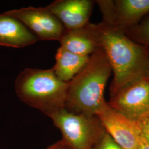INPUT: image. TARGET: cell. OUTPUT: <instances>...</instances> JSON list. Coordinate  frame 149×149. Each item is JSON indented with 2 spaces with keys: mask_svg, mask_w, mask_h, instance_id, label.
I'll use <instances>...</instances> for the list:
<instances>
[{
  "mask_svg": "<svg viewBox=\"0 0 149 149\" xmlns=\"http://www.w3.org/2000/svg\"><path fill=\"white\" fill-rule=\"evenodd\" d=\"M95 24L100 46L106 54L114 74L111 97L129 84L148 76L149 48L103 22Z\"/></svg>",
  "mask_w": 149,
  "mask_h": 149,
  "instance_id": "1",
  "label": "cell"
},
{
  "mask_svg": "<svg viewBox=\"0 0 149 149\" xmlns=\"http://www.w3.org/2000/svg\"><path fill=\"white\" fill-rule=\"evenodd\" d=\"M112 69L100 47L85 66L69 82L65 108L70 112L96 116L106 105L104 92Z\"/></svg>",
  "mask_w": 149,
  "mask_h": 149,
  "instance_id": "2",
  "label": "cell"
},
{
  "mask_svg": "<svg viewBox=\"0 0 149 149\" xmlns=\"http://www.w3.org/2000/svg\"><path fill=\"white\" fill-rule=\"evenodd\" d=\"M69 82L56 76L53 70L27 68L15 81L16 94L20 100L49 117L65 108Z\"/></svg>",
  "mask_w": 149,
  "mask_h": 149,
  "instance_id": "3",
  "label": "cell"
},
{
  "mask_svg": "<svg viewBox=\"0 0 149 149\" xmlns=\"http://www.w3.org/2000/svg\"><path fill=\"white\" fill-rule=\"evenodd\" d=\"M69 149H93L106 131L96 116L70 112L65 108L49 116Z\"/></svg>",
  "mask_w": 149,
  "mask_h": 149,
  "instance_id": "4",
  "label": "cell"
},
{
  "mask_svg": "<svg viewBox=\"0 0 149 149\" xmlns=\"http://www.w3.org/2000/svg\"><path fill=\"white\" fill-rule=\"evenodd\" d=\"M103 15L102 22L124 32L149 14V0L96 1Z\"/></svg>",
  "mask_w": 149,
  "mask_h": 149,
  "instance_id": "5",
  "label": "cell"
},
{
  "mask_svg": "<svg viewBox=\"0 0 149 149\" xmlns=\"http://www.w3.org/2000/svg\"><path fill=\"white\" fill-rule=\"evenodd\" d=\"M5 13L21 21L38 40L60 41L66 31L57 17L45 7H28Z\"/></svg>",
  "mask_w": 149,
  "mask_h": 149,
  "instance_id": "6",
  "label": "cell"
},
{
  "mask_svg": "<svg viewBox=\"0 0 149 149\" xmlns=\"http://www.w3.org/2000/svg\"><path fill=\"white\" fill-rule=\"evenodd\" d=\"M125 116L135 120L149 109V78L135 80L123 87L108 102Z\"/></svg>",
  "mask_w": 149,
  "mask_h": 149,
  "instance_id": "7",
  "label": "cell"
},
{
  "mask_svg": "<svg viewBox=\"0 0 149 149\" xmlns=\"http://www.w3.org/2000/svg\"><path fill=\"white\" fill-rule=\"evenodd\" d=\"M97 116L105 131L123 149H137L141 132L135 121L112 108L108 102Z\"/></svg>",
  "mask_w": 149,
  "mask_h": 149,
  "instance_id": "8",
  "label": "cell"
},
{
  "mask_svg": "<svg viewBox=\"0 0 149 149\" xmlns=\"http://www.w3.org/2000/svg\"><path fill=\"white\" fill-rule=\"evenodd\" d=\"M93 3L90 0H57L45 7L66 30H72L89 23Z\"/></svg>",
  "mask_w": 149,
  "mask_h": 149,
  "instance_id": "9",
  "label": "cell"
},
{
  "mask_svg": "<svg viewBox=\"0 0 149 149\" xmlns=\"http://www.w3.org/2000/svg\"><path fill=\"white\" fill-rule=\"evenodd\" d=\"M59 42L60 47L81 56H89L100 47L95 24L90 23L75 29H66Z\"/></svg>",
  "mask_w": 149,
  "mask_h": 149,
  "instance_id": "10",
  "label": "cell"
},
{
  "mask_svg": "<svg viewBox=\"0 0 149 149\" xmlns=\"http://www.w3.org/2000/svg\"><path fill=\"white\" fill-rule=\"evenodd\" d=\"M38 40V38L18 19L5 13L0 15V45L24 48Z\"/></svg>",
  "mask_w": 149,
  "mask_h": 149,
  "instance_id": "11",
  "label": "cell"
},
{
  "mask_svg": "<svg viewBox=\"0 0 149 149\" xmlns=\"http://www.w3.org/2000/svg\"><path fill=\"white\" fill-rule=\"evenodd\" d=\"M89 57L72 53L60 47L55 55L56 63L52 69L60 80L69 82L85 66Z\"/></svg>",
  "mask_w": 149,
  "mask_h": 149,
  "instance_id": "12",
  "label": "cell"
},
{
  "mask_svg": "<svg viewBox=\"0 0 149 149\" xmlns=\"http://www.w3.org/2000/svg\"><path fill=\"white\" fill-rule=\"evenodd\" d=\"M124 32L134 42L149 48V14L138 24Z\"/></svg>",
  "mask_w": 149,
  "mask_h": 149,
  "instance_id": "13",
  "label": "cell"
},
{
  "mask_svg": "<svg viewBox=\"0 0 149 149\" xmlns=\"http://www.w3.org/2000/svg\"><path fill=\"white\" fill-rule=\"evenodd\" d=\"M134 120L141 134L149 141V109Z\"/></svg>",
  "mask_w": 149,
  "mask_h": 149,
  "instance_id": "14",
  "label": "cell"
},
{
  "mask_svg": "<svg viewBox=\"0 0 149 149\" xmlns=\"http://www.w3.org/2000/svg\"><path fill=\"white\" fill-rule=\"evenodd\" d=\"M93 149H123L107 133L104 134Z\"/></svg>",
  "mask_w": 149,
  "mask_h": 149,
  "instance_id": "15",
  "label": "cell"
},
{
  "mask_svg": "<svg viewBox=\"0 0 149 149\" xmlns=\"http://www.w3.org/2000/svg\"><path fill=\"white\" fill-rule=\"evenodd\" d=\"M137 149H149V141L141 134Z\"/></svg>",
  "mask_w": 149,
  "mask_h": 149,
  "instance_id": "16",
  "label": "cell"
},
{
  "mask_svg": "<svg viewBox=\"0 0 149 149\" xmlns=\"http://www.w3.org/2000/svg\"><path fill=\"white\" fill-rule=\"evenodd\" d=\"M66 146L63 140H60L54 144L50 145L46 149H66Z\"/></svg>",
  "mask_w": 149,
  "mask_h": 149,
  "instance_id": "17",
  "label": "cell"
},
{
  "mask_svg": "<svg viewBox=\"0 0 149 149\" xmlns=\"http://www.w3.org/2000/svg\"><path fill=\"white\" fill-rule=\"evenodd\" d=\"M148 77H149V71H148Z\"/></svg>",
  "mask_w": 149,
  "mask_h": 149,
  "instance_id": "18",
  "label": "cell"
},
{
  "mask_svg": "<svg viewBox=\"0 0 149 149\" xmlns=\"http://www.w3.org/2000/svg\"><path fill=\"white\" fill-rule=\"evenodd\" d=\"M66 149H69V148H67V147H66Z\"/></svg>",
  "mask_w": 149,
  "mask_h": 149,
  "instance_id": "19",
  "label": "cell"
}]
</instances>
